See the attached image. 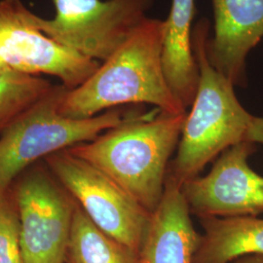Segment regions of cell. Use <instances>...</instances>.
I'll use <instances>...</instances> for the list:
<instances>
[{
	"label": "cell",
	"mask_w": 263,
	"mask_h": 263,
	"mask_svg": "<svg viewBox=\"0 0 263 263\" xmlns=\"http://www.w3.org/2000/svg\"><path fill=\"white\" fill-rule=\"evenodd\" d=\"M21 0H0V65L28 76L59 78L68 90L83 84L100 62L58 43L30 22Z\"/></svg>",
	"instance_id": "8"
},
{
	"label": "cell",
	"mask_w": 263,
	"mask_h": 263,
	"mask_svg": "<svg viewBox=\"0 0 263 263\" xmlns=\"http://www.w3.org/2000/svg\"><path fill=\"white\" fill-rule=\"evenodd\" d=\"M254 151V142L241 141L223 151L206 176L184 182L190 212L199 218L263 216V177L248 163Z\"/></svg>",
	"instance_id": "9"
},
{
	"label": "cell",
	"mask_w": 263,
	"mask_h": 263,
	"mask_svg": "<svg viewBox=\"0 0 263 263\" xmlns=\"http://www.w3.org/2000/svg\"><path fill=\"white\" fill-rule=\"evenodd\" d=\"M164 21L147 18L83 84L66 89L60 112L86 119L125 104H148L162 111L187 112L164 73Z\"/></svg>",
	"instance_id": "2"
},
{
	"label": "cell",
	"mask_w": 263,
	"mask_h": 263,
	"mask_svg": "<svg viewBox=\"0 0 263 263\" xmlns=\"http://www.w3.org/2000/svg\"><path fill=\"white\" fill-rule=\"evenodd\" d=\"M200 235L193 263H231L237 258L263 255V217H201Z\"/></svg>",
	"instance_id": "13"
},
{
	"label": "cell",
	"mask_w": 263,
	"mask_h": 263,
	"mask_svg": "<svg viewBox=\"0 0 263 263\" xmlns=\"http://www.w3.org/2000/svg\"><path fill=\"white\" fill-rule=\"evenodd\" d=\"M0 263H25L19 216L14 199L8 194L0 197Z\"/></svg>",
	"instance_id": "16"
},
{
	"label": "cell",
	"mask_w": 263,
	"mask_h": 263,
	"mask_svg": "<svg viewBox=\"0 0 263 263\" xmlns=\"http://www.w3.org/2000/svg\"><path fill=\"white\" fill-rule=\"evenodd\" d=\"M214 35L208 38L210 64L234 86H246L250 52L263 38V0H212Z\"/></svg>",
	"instance_id": "10"
},
{
	"label": "cell",
	"mask_w": 263,
	"mask_h": 263,
	"mask_svg": "<svg viewBox=\"0 0 263 263\" xmlns=\"http://www.w3.org/2000/svg\"><path fill=\"white\" fill-rule=\"evenodd\" d=\"M66 263H140V255L98 228L77 204Z\"/></svg>",
	"instance_id": "14"
},
{
	"label": "cell",
	"mask_w": 263,
	"mask_h": 263,
	"mask_svg": "<svg viewBox=\"0 0 263 263\" xmlns=\"http://www.w3.org/2000/svg\"><path fill=\"white\" fill-rule=\"evenodd\" d=\"M186 113L129 111L119 125L67 151L104 172L152 213L163 196Z\"/></svg>",
	"instance_id": "1"
},
{
	"label": "cell",
	"mask_w": 263,
	"mask_h": 263,
	"mask_svg": "<svg viewBox=\"0 0 263 263\" xmlns=\"http://www.w3.org/2000/svg\"><path fill=\"white\" fill-rule=\"evenodd\" d=\"M47 79L13 70L0 72V133L53 89Z\"/></svg>",
	"instance_id": "15"
},
{
	"label": "cell",
	"mask_w": 263,
	"mask_h": 263,
	"mask_svg": "<svg viewBox=\"0 0 263 263\" xmlns=\"http://www.w3.org/2000/svg\"><path fill=\"white\" fill-rule=\"evenodd\" d=\"M231 263H263V255L260 254L245 255L237 258Z\"/></svg>",
	"instance_id": "18"
},
{
	"label": "cell",
	"mask_w": 263,
	"mask_h": 263,
	"mask_svg": "<svg viewBox=\"0 0 263 263\" xmlns=\"http://www.w3.org/2000/svg\"><path fill=\"white\" fill-rule=\"evenodd\" d=\"M190 214L181 185L168 175L141 242L140 263H193L200 235Z\"/></svg>",
	"instance_id": "11"
},
{
	"label": "cell",
	"mask_w": 263,
	"mask_h": 263,
	"mask_svg": "<svg viewBox=\"0 0 263 263\" xmlns=\"http://www.w3.org/2000/svg\"><path fill=\"white\" fill-rule=\"evenodd\" d=\"M46 161L53 176L95 226L140 251L151 213L104 172L67 149L48 156Z\"/></svg>",
	"instance_id": "6"
},
{
	"label": "cell",
	"mask_w": 263,
	"mask_h": 263,
	"mask_svg": "<svg viewBox=\"0 0 263 263\" xmlns=\"http://www.w3.org/2000/svg\"><path fill=\"white\" fill-rule=\"evenodd\" d=\"M210 23L201 19L192 31V48L199 67V84L168 175L180 185L199 176L210 162L241 141L254 115L235 94V86L208 60Z\"/></svg>",
	"instance_id": "3"
},
{
	"label": "cell",
	"mask_w": 263,
	"mask_h": 263,
	"mask_svg": "<svg viewBox=\"0 0 263 263\" xmlns=\"http://www.w3.org/2000/svg\"><path fill=\"white\" fill-rule=\"evenodd\" d=\"M246 140L263 144V117H253Z\"/></svg>",
	"instance_id": "17"
},
{
	"label": "cell",
	"mask_w": 263,
	"mask_h": 263,
	"mask_svg": "<svg viewBox=\"0 0 263 263\" xmlns=\"http://www.w3.org/2000/svg\"><path fill=\"white\" fill-rule=\"evenodd\" d=\"M56 15L30 12L31 24L82 56L104 62L147 19L155 0H53Z\"/></svg>",
	"instance_id": "5"
},
{
	"label": "cell",
	"mask_w": 263,
	"mask_h": 263,
	"mask_svg": "<svg viewBox=\"0 0 263 263\" xmlns=\"http://www.w3.org/2000/svg\"><path fill=\"white\" fill-rule=\"evenodd\" d=\"M7 70H10V69L6 68L5 66H1V65H0V72H3V71H7Z\"/></svg>",
	"instance_id": "19"
},
{
	"label": "cell",
	"mask_w": 263,
	"mask_h": 263,
	"mask_svg": "<svg viewBox=\"0 0 263 263\" xmlns=\"http://www.w3.org/2000/svg\"><path fill=\"white\" fill-rule=\"evenodd\" d=\"M14 189L25 263H66L77 203L65 187L35 169Z\"/></svg>",
	"instance_id": "7"
},
{
	"label": "cell",
	"mask_w": 263,
	"mask_h": 263,
	"mask_svg": "<svg viewBox=\"0 0 263 263\" xmlns=\"http://www.w3.org/2000/svg\"><path fill=\"white\" fill-rule=\"evenodd\" d=\"M195 11V0H172L169 16L164 21V73L171 91L185 108L195 99L200 78L192 48Z\"/></svg>",
	"instance_id": "12"
},
{
	"label": "cell",
	"mask_w": 263,
	"mask_h": 263,
	"mask_svg": "<svg viewBox=\"0 0 263 263\" xmlns=\"http://www.w3.org/2000/svg\"><path fill=\"white\" fill-rule=\"evenodd\" d=\"M66 89L54 86L0 133V197L37 160L94 140L129 113L117 107L86 119L66 117L59 109Z\"/></svg>",
	"instance_id": "4"
}]
</instances>
